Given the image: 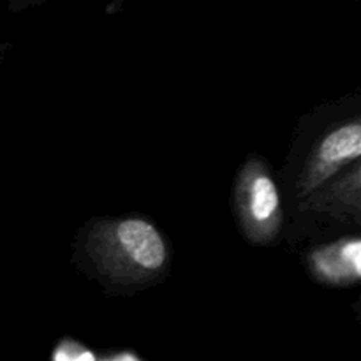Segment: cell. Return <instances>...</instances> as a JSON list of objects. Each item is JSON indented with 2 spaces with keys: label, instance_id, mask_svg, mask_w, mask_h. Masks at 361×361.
I'll return each instance as SVG.
<instances>
[{
  "label": "cell",
  "instance_id": "6da1fadb",
  "mask_svg": "<svg viewBox=\"0 0 361 361\" xmlns=\"http://www.w3.org/2000/svg\"><path fill=\"white\" fill-rule=\"evenodd\" d=\"M97 238H101L99 249H108V254H102V261L123 277H150L166 264L168 250L164 238L155 226L147 221H120L109 233L106 228L102 229Z\"/></svg>",
  "mask_w": 361,
  "mask_h": 361
},
{
  "label": "cell",
  "instance_id": "7a4b0ae2",
  "mask_svg": "<svg viewBox=\"0 0 361 361\" xmlns=\"http://www.w3.org/2000/svg\"><path fill=\"white\" fill-rule=\"evenodd\" d=\"M235 212L250 242L268 243L281 233V194L263 162L243 166L235 187Z\"/></svg>",
  "mask_w": 361,
  "mask_h": 361
},
{
  "label": "cell",
  "instance_id": "3957f363",
  "mask_svg": "<svg viewBox=\"0 0 361 361\" xmlns=\"http://www.w3.org/2000/svg\"><path fill=\"white\" fill-rule=\"evenodd\" d=\"M361 154V126L358 122L338 127L328 134L316 154L310 159L307 171L302 178V194L312 192L314 189L326 182L330 176L351 161H356Z\"/></svg>",
  "mask_w": 361,
  "mask_h": 361
},
{
  "label": "cell",
  "instance_id": "277c9868",
  "mask_svg": "<svg viewBox=\"0 0 361 361\" xmlns=\"http://www.w3.org/2000/svg\"><path fill=\"white\" fill-rule=\"evenodd\" d=\"M310 268L326 284L356 282L361 277V242L358 238L341 240L321 247L310 256Z\"/></svg>",
  "mask_w": 361,
  "mask_h": 361
},
{
  "label": "cell",
  "instance_id": "5b68a950",
  "mask_svg": "<svg viewBox=\"0 0 361 361\" xmlns=\"http://www.w3.org/2000/svg\"><path fill=\"white\" fill-rule=\"evenodd\" d=\"M53 361H95V356L78 342L63 341L53 353Z\"/></svg>",
  "mask_w": 361,
  "mask_h": 361
},
{
  "label": "cell",
  "instance_id": "8992f818",
  "mask_svg": "<svg viewBox=\"0 0 361 361\" xmlns=\"http://www.w3.org/2000/svg\"><path fill=\"white\" fill-rule=\"evenodd\" d=\"M48 0H9V11L11 13H21V11H27L30 7L42 6Z\"/></svg>",
  "mask_w": 361,
  "mask_h": 361
},
{
  "label": "cell",
  "instance_id": "52a82bcc",
  "mask_svg": "<svg viewBox=\"0 0 361 361\" xmlns=\"http://www.w3.org/2000/svg\"><path fill=\"white\" fill-rule=\"evenodd\" d=\"M126 2H127V0H109L108 7H106V13H109V14L116 13V11H118L120 7H122Z\"/></svg>",
  "mask_w": 361,
  "mask_h": 361
},
{
  "label": "cell",
  "instance_id": "ba28073f",
  "mask_svg": "<svg viewBox=\"0 0 361 361\" xmlns=\"http://www.w3.org/2000/svg\"><path fill=\"white\" fill-rule=\"evenodd\" d=\"M102 361H140V360L134 358L133 355H118V356H113V358L102 360Z\"/></svg>",
  "mask_w": 361,
  "mask_h": 361
}]
</instances>
